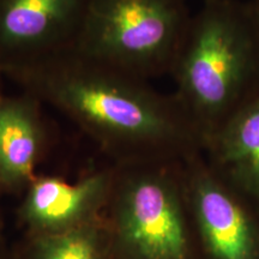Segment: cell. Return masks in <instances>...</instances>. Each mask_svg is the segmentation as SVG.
<instances>
[{"mask_svg": "<svg viewBox=\"0 0 259 259\" xmlns=\"http://www.w3.org/2000/svg\"><path fill=\"white\" fill-rule=\"evenodd\" d=\"M40 259H97L93 234L85 229L53 235L42 244Z\"/></svg>", "mask_w": 259, "mask_h": 259, "instance_id": "30bf717a", "label": "cell"}, {"mask_svg": "<svg viewBox=\"0 0 259 259\" xmlns=\"http://www.w3.org/2000/svg\"><path fill=\"white\" fill-rule=\"evenodd\" d=\"M2 76H3V70L2 67H0V78H2ZM0 92H2V90H0Z\"/></svg>", "mask_w": 259, "mask_h": 259, "instance_id": "7c38bea8", "label": "cell"}, {"mask_svg": "<svg viewBox=\"0 0 259 259\" xmlns=\"http://www.w3.org/2000/svg\"><path fill=\"white\" fill-rule=\"evenodd\" d=\"M246 3H247V8L251 14V17L253 19L255 27H257L259 31V0H250V2Z\"/></svg>", "mask_w": 259, "mask_h": 259, "instance_id": "8fae6325", "label": "cell"}, {"mask_svg": "<svg viewBox=\"0 0 259 259\" xmlns=\"http://www.w3.org/2000/svg\"><path fill=\"white\" fill-rule=\"evenodd\" d=\"M47 130L41 102L30 94L6 96L0 92V184H29L46 143Z\"/></svg>", "mask_w": 259, "mask_h": 259, "instance_id": "ba28073f", "label": "cell"}, {"mask_svg": "<svg viewBox=\"0 0 259 259\" xmlns=\"http://www.w3.org/2000/svg\"><path fill=\"white\" fill-rule=\"evenodd\" d=\"M169 74L204 144L259 90V31L247 3L203 0Z\"/></svg>", "mask_w": 259, "mask_h": 259, "instance_id": "7a4b0ae2", "label": "cell"}, {"mask_svg": "<svg viewBox=\"0 0 259 259\" xmlns=\"http://www.w3.org/2000/svg\"><path fill=\"white\" fill-rule=\"evenodd\" d=\"M185 198V181L163 167L142 168L119 186V229L142 259H186Z\"/></svg>", "mask_w": 259, "mask_h": 259, "instance_id": "277c9868", "label": "cell"}, {"mask_svg": "<svg viewBox=\"0 0 259 259\" xmlns=\"http://www.w3.org/2000/svg\"><path fill=\"white\" fill-rule=\"evenodd\" d=\"M191 16L186 0H89L69 48L149 80L170 73Z\"/></svg>", "mask_w": 259, "mask_h": 259, "instance_id": "3957f363", "label": "cell"}, {"mask_svg": "<svg viewBox=\"0 0 259 259\" xmlns=\"http://www.w3.org/2000/svg\"><path fill=\"white\" fill-rule=\"evenodd\" d=\"M113 178L95 173L78 183L54 177L34 179L23 208L24 219L42 228H63L88 216L106 198Z\"/></svg>", "mask_w": 259, "mask_h": 259, "instance_id": "9c48e42d", "label": "cell"}, {"mask_svg": "<svg viewBox=\"0 0 259 259\" xmlns=\"http://www.w3.org/2000/svg\"><path fill=\"white\" fill-rule=\"evenodd\" d=\"M89 0H0V67L72 46Z\"/></svg>", "mask_w": 259, "mask_h": 259, "instance_id": "8992f818", "label": "cell"}, {"mask_svg": "<svg viewBox=\"0 0 259 259\" xmlns=\"http://www.w3.org/2000/svg\"><path fill=\"white\" fill-rule=\"evenodd\" d=\"M212 168L259 209V90L204 141Z\"/></svg>", "mask_w": 259, "mask_h": 259, "instance_id": "52a82bcc", "label": "cell"}, {"mask_svg": "<svg viewBox=\"0 0 259 259\" xmlns=\"http://www.w3.org/2000/svg\"><path fill=\"white\" fill-rule=\"evenodd\" d=\"M199 154V153H198ZM198 154L187 158L186 198L215 259H259L252 204L232 189Z\"/></svg>", "mask_w": 259, "mask_h": 259, "instance_id": "5b68a950", "label": "cell"}, {"mask_svg": "<svg viewBox=\"0 0 259 259\" xmlns=\"http://www.w3.org/2000/svg\"><path fill=\"white\" fill-rule=\"evenodd\" d=\"M24 93L53 107L113 153L162 161L189 158L203 141L174 94L73 48L6 70Z\"/></svg>", "mask_w": 259, "mask_h": 259, "instance_id": "6da1fadb", "label": "cell"}]
</instances>
